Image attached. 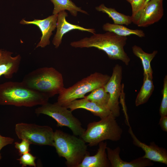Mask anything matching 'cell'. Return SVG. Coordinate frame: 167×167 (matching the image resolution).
I'll return each mask as SVG.
<instances>
[{"label": "cell", "mask_w": 167, "mask_h": 167, "mask_svg": "<svg viewBox=\"0 0 167 167\" xmlns=\"http://www.w3.org/2000/svg\"><path fill=\"white\" fill-rule=\"evenodd\" d=\"M127 39L126 36L107 31L103 34L94 33L90 37L71 42L70 45L75 48H96L105 52L110 59L121 60L128 66L130 59L124 49Z\"/></svg>", "instance_id": "1"}, {"label": "cell", "mask_w": 167, "mask_h": 167, "mask_svg": "<svg viewBox=\"0 0 167 167\" xmlns=\"http://www.w3.org/2000/svg\"><path fill=\"white\" fill-rule=\"evenodd\" d=\"M49 97L32 90L22 82L8 81L0 84V105L32 107L48 102Z\"/></svg>", "instance_id": "2"}, {"label": "cell", "mask_w": 167, "mask_h": 167, "mask_svg": "<svg viewBox=\"0 0 167 167\" xmlns=\"http://www.w3.org/2000/svg\"><path fill=\"white\" fill-rule=\"evenodd\" d=\"M22 82L49 98L59 94L65 88L62 74L53 67H44L32 71L24 76Z\"/></svg>", "instance_id": "3"}, {"label": "cell", "mask_w": 167, "mask_h": 167, "mask_svg": "<svg viewBox=\"0 0 167 167\" xmlns=\"http://www.w3.org/2000/svg\"><path fill=\"white\" fill-rule=\"evenodd\" d=\"M86 143L81 138L66 133L60 130L54 132V146L60 157L66 160V164L68 167H77L87 151Z\"/></svg>", "instance_id": "4"}, {"label": "cell", "mask_w": 167, "mask_h": 167, "mask_svg": "<svg viewBox=\"0 0 167 167\" xmlns=\"http://www.w3.org/2000/svg\"><path fill=\"white\" fill-rule=\"evenodd\" d=\"M112 113L98 121L89 123L80 137L90 147L96 146L106 140L117 141L122 137L123 131Z\"/></svg>", "instance_id": "5"}, {"label": "cell", "mask_w": 167, "mask_h": 167, "mask_svg": "<svg viewBox=\"0 0 167 167\" xmlns=\"http://www.w3.org/2000/svg\"><path fill=\"white\" fill-rule=\"evenodd\" d=\"M110 76L95 72L82 79L71 87L65 88L59 94L57 103L66 107L71 102L79 98L85 97V95L94 90L104 86Z\"/></svg>", "instance_id": "6"}, {"label": "cell", "mask_w": 167, "mask_h": 167, "mask_svg": "<svg viewBox=\"0 0 167 167\" xmlns=\"http://www.w3.org/2000/svg\"><path fill=\"white\" fill-rule=\"evenodd\" d=\"M72 111L57 102L53 104L47 103L41 105L35 109L37 114H43L54 119L58 126H66L72 131L73 135L80 137L85 129L82 126L80 121L72 114Z\"/></svg>", "instance_id": "7"}, {"label": "cell", "mask_w": 167, "mask_h": 167, "mask_svg": "<svg viewBox=\"0 0 167 167\" xmlns=\"http://www.w3.org/2000/svg\"><path fill=\"white\" fill-rule=\"evenodd\" d=\"M15 131L19 139L30 144L54 146V132L49 126L22 122L15 125Z\"/></svg>", "instance_id": "8"}, {"label": "cell", "mask_w": 167, "mask_h": 167, "mask_svg": "<svg viewBox=\"0 0 167 167\" xmlns=\"http://www.w3.org/2000/svg\"><path fill=\"white\" fill-rule=\"evenodd\" d=\"M122 75V66L117 64L113 68L112 75L104 86L105 91L109 96L108 107L116 118L120 115L119 99L123 87L121 84Z\"/></svg>", "instance_id": "9"}, {"label": "cell", "mask_w": 167, "mask_h": 167, "mask_svg": "<svg viewBox=\"0 0 167 167\" xmlns=\"http://www.w3.org/2000/svg\"><path fill=\"white\" fill-rule=\"evenodd\" d=\"M163 0H150L132 18L138 27H146L159 21L164 15Z\"/></svg>", "instance_id": "10"}, {"label": "cell", "mask_w": 167, "mask_h": 167, "mask_svg": "<svg viewBox=\"0 0 167 167\" xmlns=\"http://www.w3.org/2000/svg\"><path fill=\"white\" fill-rule=\"evenodd\" d=\"M129 126L128 131L132 138L133 144L141 148L145 152V154L142 157L151 161L167 165V151L166 149L159 147L154 142H151L149 145L142 142L137 138L131 127Z\"/></svg>", "instance_id": "11"}, {"label": "cell", "mask_w": 167, "mask_h": 167, "mask_svg": "<svg viewBox=\"0 0 167 167\" xmlns=\"http://www.w3.org/2000/svg\"><path fill=\"white\" fill-rule=\"evenodd\" d=\"M58 14L53 15L43 19H34L32 21H27L23 19L20 23L23 24H34L40 29L42 36L41 40L36 48H44L50 44L49 38L53 34L52 31L56 27Z\"/></svg>", "instance_id": "12"}, {"label": "cell", "mask_w": 167, "mask_h": 167, "mask_svg": "<svg viewBox=\"0 0 167 167\" xmlns=\"http://www.w3.org/2000/svg\"><path fill=\"white\" fill-rule=\"evenodd\" d=\"M68 16L65 11H62L58 14L56 34L53 38L52 43L56 48H58L61 44L63 36L66 33L73 30H78L86 31L92 34L96 32L93 28H86L78 25L74 24L68 22L66 17Z\"/></svg>", "instance_id": "13"}, {"label": "cell", "mask_w": 167, "mask_h": 167, "mask_svg": "<svg viewBox=\"0 0 167 167\" xmlns=\"http://www.w3.org/2000/svg\"><path fill=\"white\" fill-rule=\"evenodd\" d=\"M106 151L111 167H145L154 165L151 161L142 156L129 162L122 160L120 156L121 149L119 146L114 149L107 147Z\"/></svg>", "instance_id": "14"}, {"label": "cell", "mask_w": 167, "mask_h": 167, "mask_svg": "<svg viewBox=\"0 0 167 167\" xmlns=\"http://www.w3.org/2000/svg\"><path fill=\"white\" fill-rule=\"evenodd\" d=\"M13 53L0 49V77L3 75L7 79H11L18 71L21 56L18 55L12 57Z\"/></svg>", "instance_id": "15"}, {"label": "cell", "mask_w": 167, "mask_h": 167, "mask_svg": "<svg viewBox=\"0 0 167 167\" xmlns=\"http://www.w3.org/2000/svg\"><path fill=\"white\" fill-rule=\"evenodd\" d=\"M96 153L90 156L88 153L77 167H110L111 165L108 158L106 149V142L102 141L98 144Z\"/></svg>", "instance_id": "16"}, {"label": "cell", "mask_w": 167, "mask_h": 167, "mask_svg": "<svg viewBox=\"0 0 167 167\" xmlns=\"http://www.w3.org/2000/svg\"><path fill=\"white\" fill-rule=\"evenodd\" d=\"M66 108L72 111L78 109H84L90 112L94 115L101 119L112 113L107 107L102 106L92 102L85 98L75 100L71 102Z\"/></svg>", "instance_id": "17"}, {"label": "cell", "mask_w": 167, "mask_h": 167, "mask_svg": "<svg viewBox=\"0 0 167 167\" xmlns=\"http://www.w3.org/2000/svg\"><path fill=\"white\" fill-rule=\"evenodd\" d=\"M133 54L141 60L143 70V76H148L153 78V71L151 63L158 53L157 50H154L151 53L144 52L139 46L134 45L132 47Z\"/></svg>", "instance_id": "18"}, {"label": "cell", "mask_w": 167, "mask_h": 167, "mask_svg": "<svg viewBox=\"0 0 167 167\" xmlns=\"http://www.w3.org/2000/svg\"><path fill=\"white\" fill-rule=\"evenodd\" d=\"M96 9L108 15L113 20L114 24L128 25L132 23L131 16L126 15L117 11L114 8H108L103 4L96 7Z\"/></svg>", "instance_id": "19"}, {"label": "cell", "mask_w": 167, "mask_h": 167, "mask_svg": "<svg viewBox=\"0 0 167 167\" xmlns=\"http://www.w3.org/2000/svg\"><path fill=\"white\" fill-rule=\"evenodd\" d=\"M152 79L148 76H143V85L135 100L136 106L146 103L151 96L154 89Z\"/></svg>", "instance_id": "20"}, {"label": "cell", "mask_w": 167, "mask_h": 167, "mask_svg": "<svg viewBox=\"0 0 167 167\" xmlns=\"http://www.w3.org/2000/svg\"><path fill=\"white\" fill-rule=\"evenodd\" d=\"M102 28L105 31L112 32L121 36H127L134 35L142 37L145 36L144 32L141 30L130 29L122 25L107 23L103 25Z\"/></svg>", "instance_id": "21"}, {"label": "cell", "mask_w": 167, "mask_h": 167, "mask_svg": "<svg viewBox=\"0 0 167 167\" xmlns=\"http://www.w3.org/2000/svg\"><path fill=\"white\" fill-rule=\"evenodd\" d=\"M54 5L53 11V15H57L60 11L67 10L74 16H76L78 12L88 14L85 11L77 6L71 0H50Z\"/></svg>", "instance_id": "22"}, {"label": "cell", "mask_w": 167, "mask_h": 167, "mask_svg": "<svg viewBox=\"0 0 167 167\" xmlns=\"http://www.w3.org/2000/svg\"><path fill=\"white\" fill-rule=\"evenodd\" d=\"M85 98L92 102L108 107L109 96L105 91L104 86H102L94 90Z\"/></svg>", "instance_id": "23"}, {"label": "cell", "mask_w": 167, "mask_h": 167, "mask_svg": "<svg viewBox=\"0 0 167 167\" xmlns=\"http://www.w3.org/2000/svg\"><path fill=\"white\" fill-rule=\"evenodd\" d=\"M162 93V98L159 109V113L161 116L167 115V76L166 75L164 79Z\"/></svg>", "instance_id": "24"}, {"label": "cell", "mask_w": 167, "mask_h": 167, "mask_svg": "<svg viewBox=\"0 0 167 167\" xmlns=\"http://www.w3.org/2000/svg\"><path fill=\"white\" fill-rule=\"evenodd\" d=\"M36 159L35 157L28 152L21 155L20 157L17 159V160L19 161L22 167L27 166V165L36 167V165L35 162Z\"/></svg>", "instance_id": "25"}, {"label": "cell", "mask_w": 167, "mask_h": 167, "mask_svg": "<svg viewBox=\"0 0 167 167\" xmlns=\"http://www.w3.org/2000/svg\"><path fill=\"white\" fill-rule=\"evenodd\" d=\"M15 148L18 150L21 156L30 151L29 145L30 144L25 139H22L21 143L15 142Z\"/></svg>", "instance_id": "26"}, {"label": "cell", "mask_w": 167, "mask_h": 167, "mask_svg": "<svg viewBox=\"0 0 167 167\" xmlns=\"http://www.w3.org/2000/svg\"><path fill=\"white\" fill-rule=\"evenodd\" d=\"M146 0H132L130 3L132 11V18L135 17L143 7Z\"/></svg>", "instance_id": "27"}, {"label": "cell", "mask_w": 167, "mask_h": 167, "mask_svg": "<svg viewBox=\"0 0 167 167\" xmlns=\"http://www.w3.org/2000/svg\"><path fill=\"white\" fill-rule=\"evenodd\" d=\"M14 141V139L12 138L0 135V152L3 147L7 145L12 144ZM1 157L0 153V160Z\"/></svg>", "instance_id": "28"}, {"label": "cell", "mask_w": 167, "mask_h": 167, "mask_svg": "<svg viewBox=\"0 0 167 167\" xmlns=\"http://www.w3.org/2000/svg\"><path fill=\"white\" fill-rule=\"evenodd\" d=\"M159 125L163 131H167V115L161 116Z\"/></svg>", "instance_id": "29"}, {"label": "cell", "mask_w": 167, "mask_h": 167, "mask_svg": "<svg viewBox=\"0 0 167 167\" xmlns=\"http://www.w3.org/2000/svg\"><path fill=\"white\" fill-rule=\"evenodd\" d=\"M150 0H146V1H145V3H144V5H143V7H142V9H141V10L142 9V8L145 5V4H146L148 1H149ZM137 14H138V13H137Z\"/></svg>", "instance_id": "30"}, {"label": "cell", "mask_w": 167, "mask_h": 167, "mask_svg": "<svg viewBox=\"0 0 167 167\" xmlns=\"http://www.w3.org/2000/svg\"><path fill=\"white\" fill-rule=\"evenodd\" d=\"M126 0L130 3L131 2L132 0Z\"/></svg>", "instance_id": "31"}, {"label": "cell", "mask_w": 167, "mask_h": 167, "mask_svg": "<svg viewBox=\"0 0 167 167\" xmlns=\"http://www.w3.org/2000/svg\"><path fill=\"white\" fill-rule=\"evenodd\" d=\"M0 135H1L0 134Z\"/></svg>", "instance_id": "32"}]
</instances>
